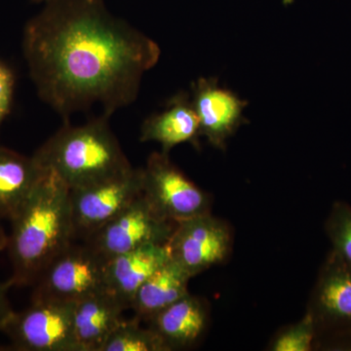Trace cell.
<instances>
[{
  "mask_svg": "<svg viewBox=\"0 0 351 351\" xmlns=\"http://www.w3.org/2000/svg\"><path fill=\"white\" fill-rule=\"evenodd\" d=\"M43 173L34 157L0 147V218H13Z\"/></svg>",
  "mask_w": 351,
  "mask_h": 351,
  "instance_id": "e0dca14e",
  "label": "cell"
},
{
  "mask_svg": "<svg viewBox=\"0 0 351 351\" xmlns=\"http://www.w3.org/2000/svg\"><path fill=\"white\" fill-rule=\"evenodd\" d=\"M106 267L107 258L86 242L75 240L44 269L32 301L76 302L107 290Z\"/></svg>",
  "mask_w": 351,
  "mask_h": 351,
  "instance_id": "5b68a950",
  "label": "cell"
},
{
  "mask_svg": "<svg viewBox=\"0 0 351 351\" xmlns=\"http://www.w3.org/2000/svg\"><path fill=\"white\" fill-rule=\"evenodd\" d=\"M43 173L11 221L6 249L10 287L34 286L51 262L75 240L71 191L53 171Z\"/></svg>",
  "mask_w": 351,
  "mask_h": 351,
  "instance_id": "7a4b0ae2",
  "label": "cell"
},
{
  "mask_svg": "<svg viewBox=\"0 0 351 351\" xmlns=\"http://www.w3.org/2000/svg\"><path fill=\"white\" fill-rule=\"evenodd\" d=\"M15 77L13 71L0 62V126L12 107Z\"/></svg>",
  "mask_w": 351,
  "mask_h": 351,
  "instance_id": "44dd1931",
  "label": "cell"
},
{
  "mask_svg": "<svg viewBox=\"0 0 351 351\" xmlns=\"http://www.w3.org/2000/svg\"><path fill=\"white\" fill-rule=\"evenodd\" d=\"M32 2H36V3H39V2H46L48 0H32Z\"/></svg>",
  "mask_w": 351,
  "mask_h": 351,
  "instance_id": "cb8c5ba5",
  "label": "cell"
},
{
  "mask_svg": "<svg viewBox=\"0 0 351 351\" xmlns=\"http://www.w3.org/2000/svg\"><path fill=\"white\" fill-rule=\"evenodd\" d=\"M170 351L189 350L200 343L210 323L207 302L189 294L165 307L147 321Z\"/></svg>",
  "mask_w": 351,
  "mask_h": 351,
  "instance_id": "7c38bea8",
  "label": "cell"
},
{
  "mask_svg": "<svg viewBox=\"0 0 351 351\" xmlns=\"http://www.w3.org/2000/svg\"><path fill=\"white\" fill-rule=\"evenodd\" d=\"M232 245L230 225L211 213L180 221L167 242L170 258L191 278L225 263Z\"/></svg>",
  "mask_w": 351,
  "mask_h": 351,
  "instance_id": "30bf717a",
  "label": "cell"
},
{
  "mask_svg": "<svg viewBox=\"0 0 351 351\" xmlns=\"http://www.w3.org/2000/svg\"><path fill=\"white\" fill-rule=\"evenodd\" d=\"M306 313L317 332L315 348L351 350V269L332 250L321 267Z\"/></svg>",
  "mask_w": 351,
  "mask_h": 351,
  "instance_id": "277c9868",
  "label": "cell"
},
{
  "mask_svg": "<svg viewBox=\"0 0 351 351\" xmlns=\"http://www.w3.org/2000/svg\"><path fill=\"white\" fill-rule=\"evenodd\" d=\"M199 137V119L191 97L180 92L170 99L162 112L145 120L141 128L140 141L158 143L161 152L169 154L173 147L184 143H191L198 147Z\"/></svg>",
  "mask_w": 351,
  "mask_h": 351,
  "instance_id": "5bb4252c",
  "label": "cell"
},
{
  "mask_svg": "<svg viewBox=\"0 0 351 351\" xmlns=\"http://www.w3.org/2000/svg\"><path fill=\"white\" fill-rule=\"evenodd\" d=\"M9 288L10 286L8 283L0 282V332H2L7 321L14 313L10 302H9L8 295H7Z\"/></svg>",
  "mask_w": 351,
  "mask_h": 351,
  "instance_id": "7402d4cb",
  "label": "cell"
},
{
  "mask_svg": "<svg viewBox=\"0 0 351 351\" xmlns=\"http://www.w3.org/2000/svg\"><path fill=\"white\" fill-rule=\"evenodd\" d=\"M108 119L110 117L101 114L80 126L64 121L32 157L41 169L56 173L69 189L127 172L133 167Z\"/></svg>",
  "mask_w": 351,
  "mask_h": 351,
  "instance_id": "3957f363",
  "label": "cell"
},
{
  "mask_svg": "<svg viewBox=\"0 0 351 351\" xmlns=\"http://www.w3.org/2000/svg\"><path fill=\"white\" fill-rule=\"evenodd\" d=\"M176 226L157 213L142 193L83 241L108 260L147 245L167 244Z\"/></svg>",
  "mask_w": 351,
  "mask_h": 351,
  "instance_id": "ba28073f",
  "label": "cell"
},
{
  "mask_svg": "<svg viewBox=\"0 0 351 351\" xmlns=\"http://www.w3.org/2000/svg\"><path fill=\"white\" fill-rule=\"evenodd\" d=\"M193 107L199 119L200 136L216 149L225 151L226 142L247 122L243 110L247 101L219 86L216 78H199L193 84Z\"/></svg>",
  "mask_w": 351,
  "mask_h": 351,
  "instance_id": "8fae6325",
  "label": "cell"
},
{
  "mask_svg": "<svg viewBox=\"0 0 351 351\" xmlns=\"http://www.w3.org/2000/svg\"><path fill=\"white\" fill-rule=\"evenodd\" d=\"M325 232L332 250L351 269V206L336 201L325 221Z\"/></svg>",
  "mask_w": 351,
  "mask_h": 351,
  "instance_id": "d6986e66",
  "label": "cell"
},
{
  "mask_svg": "<svg viewBox=\"0 0 351 351\" xmlns=\"http://www.w3.org/2000/svg\"><path fill=\"white\" fill-rule=\"evenodd\" d=\"M129 307L108 290L75 302L73 326L80 351H101Z\"/></svg>",
  "mask_w": 351,
  "mask_h": 351,
  "instance_id": "9a60e30c",
  "label": "cell"
},
{
  "mask_svg": "<svg viewBox=\"0 0 351 351\" xmlns=\"http://www.w3.org/2000/svg\"><path fill=\"white\" fill-rule=\"evenodd\" d=\"M69 191L75 240L83 241L142 195L143 169Z\"/></svg>",
  "mask_w": 351,
  "mask_h": 351,
  "instance_id": "9c48e42d",
  "label": "cell"
},
{
  "mask_svg": "<svg viewBox=\"0 0 351 351\" xmlns=\"http://www.w3.org/2000/svg\"><path fill=\"white\" fill-rule=\"evenodd\" d=\"M7 241H8V235L6 234L5 230L0 225V251L6 249Z\"/></svg>",
  "mask_w": 351,
  "mask_h": 351,
  "instance_id": "603a6c76",
  "label": "cell"
},
{
  "mask_svg": "<svg viewBox=\"0 0 351 351\" xmlns=\"http://www.w3.org/2000/svg\"><path fill=\"white\" fill-rule=\"evenodd\" d=\"M169 260L167 244L147 245L108 258L106 287L130 309L138 289Z\"/></svg>",
  "mask_w": 351,
  "mask_h": 351,
  "instance_id": "4fadbf2b",
  "label": "cell"
},
{
  "mask_svg": "<svg viewBox=\"0 0 351 351\" xmlns=\"http://www.w3.org/2000/svg\"><path fill=\"white\" fill-rule=\"evenodd\" d=\"M142 169L143 195L164 219L178 223L211 213V196L171 162L169 154L154 152Z\"/></svg>",
  "mask_w": 351,
  "mask_h": 351,
  "instance_id": "52a82bcc",
  "label": "cell"
},
{
  "mask_svg": "<svg viewBox=\"0 0 351 351\" xmlns=\"http://www.w3.org/2000/svg\"><path fill=\"white\" fill-rule=\"evenodd\" d=\"M317 332L313 318L306 313L295 324L282 328L270 341L267 350L311 351L315 350Z\"/></svg>",
  "mask_w": 351,
  "mask_h": 351,
  "instance_id": "ffe728a7",
  "label": "cell"
},
{
  "mask_svg": "<svg viewBox=\"0 0 351 351\" xmlns=\"http://www.w3.org/2000/svg\"><path fill=\"white\" fill-rule=\"evenodd\" d=\"M25 25L23 53L39 98L64 121L95 105L110 115L137 99L160 57L156 41L104 0H48Z\"/></svg>",
  "mask_w": 351,
  "mask_h": 351,
  "instance_id": "6da1fadb",
  "label": "cell"
},
{
  "mask_svg": "<svg viewBox=\"0 0 351 351\" xmlns=\"http://www.w3.org/2000/svg\"><path fill=\"white\" fill-rule=\"evenodd\" d=\"M75 306V302L32 301L24 311H14L2 332L16 350L80 351L73 326Z\"/></svg>",
  "mask_w": 351,
  "mask_h": 351,
  "instance_id": "8992f818",
  "label": "cell"
},
{
  "mask_svg": "<svg viewBox=\"0 0 351 351\" xmlns=\"http://www.w3.org/2000/svg\"><path fill=\"white\" fill-rule=\"evenodd\" d=\"M140 319H122L101 351H170L161 337L151 327L143 328Z\"/></svg>",
  "mask_w": 351,
  "mask_h": 351,
  "instance_id": "ac0fdd59",
  "label": "cell"
},
{
  "mask_svg": "<svg viewBox=\"0 0 351 351\" xmlns=\"http://www.w3.org/2000/svg\"><path fill=\"white\" fill-rule=\"evenodd\" d=\"M191 277L172 258L164 263L138 289L132 299L130 309L136 317L149 321L165 307L189 294Z\"/></svg>",
  "mask_w": 351,
  "mask_h": 351,
  "instance_id": "2e32d148",
  "label": "cell"
}]
</instances>
